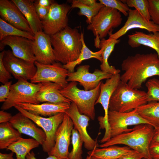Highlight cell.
<instances>
[{
    "label": "cell",
    "instance_id": "f35d334b",
    "mask_svg": "<svg viewBox=\"0 0 159 159\" xmlns=\"http://www.w3.org/2000/svg\"><path fill=\"white\" fill-rule=\"evenodd\" d=\"M4 53V50L0 53V82L3 84L12 78L11 74L6 69L4 64L3 58Z\"/></svg>",
    "mask_w": 159,
    "mask_h": 159
},
{
    "label": "cell",
    "instance_id": "ee69618b",
    "mask_svg": "<svg viewBox=\"0 0 159 159\" xmlns=\"http://www.w3.org/2000/svg\"><path fill=\"white\" fill-rule=\"evenodd\" d=\"M143 158V157L141 154L134 151L124 156L120 159H142Z\"/></svg>",
    "mask_w": 159,
    "mask_h": 159
},
{
    "label": "cell",
    "instance_id": "c3c4849f",
    "mask_svg": "<svg viewBox=\"0 0 159 159\" xmlns=\"http://www.w3.org/2000/svg\"><path fill=\"white\" fill-rule=\"evenodd\" d=\"M14 153L12 151L9 153H0V159H16L13 157Z\"/></svg>",
    "mask_w": 159,
    "mask_h": 159
},
{
    "label": "cell",
    "instance_id": "f1b7e54d",
    "mask_svg": "<svg viewBox=\"0 0 159 159\" xmlns=\"http://www.w3.org/2000/svg\"><path fill=\"white\" fill-rule=\"evenodd\" d=\"M21 134L9 122L0 124V149L7 148L11 144L22 138Z\"/></svg>",
    "mask_w": 159,
    "mask_h": 159
},
{
    "label": "cell",
    "instance_id": "8d00e7d4",
    "mask_svg": "<svg viewBox=\"0 0 159 159\" xmlns=\"http://www.w3.org/2000/svg\"><path fill=\"white\" fill-rule=\"evenodd\" d=\"M99 2L104 6L115 9L122 13L125 16L128 15L130 9L127 5L119 0H99Z\"/></svg>",
    "mask_w": 159,
    "mask_h": 159
},
{
    "label": "cell",
    "instance_id": "9c48e42d",
    "mask_svg": "<svg viewBox=\"0 0 159 159\" xmlns=\"http://www.w3.org/2000/svg\"><path fill=\"white\" fill-rule=\"evenodd\" d=\"M137 109L123 112L109 110L108 122L111 138L130 131L132 128H128L130 126L141 124L151 125L139 115Z\"/></svg>",
    "mask_w": 159,
    "mask_h": 159
},
{
    "label": "cell",
    "instance_id": "74e56055",
    "mask_svg": "<svg viewBox=\"0 0 159 159\" xmlns=\"http://www.w3.org/2000/svg\"><path fill=\"white\" fill-rule=\"evenodd\" d=\"M151 20L159 25V0H148Z\"/></svg>",
    "mask_w": 159,
    "mask_h": 159
},
{
    "label": "cell",
    "instance_id": "d590c367",
    "mask_svg": "<svg viewBox=\"0 0 159 159\" xmlns=\"http://www.w3.org/2000/svg\"><path fill=\"white\" fill-rule=\"evenodd\" d=\"M148 102L159 101V80L153 78L148 80L145 84Z\"/></svg>",
    "mask_w": 159,
    "mask_h": 159
},
{
    "label": "cell",
    "instance_id": "277c9868",
    "mask_svg": "<svg viewBox=\"0 0 159 159\" xmlns=\"http://www.w3.org/2000/svg\"><path fill=\"white\" fill-rule=\"evenodd\" d=\"M148 103L146 92L130 88L120 80L110 99L109 110L126 112Z\"/></svg>",
    "mask_w": 159,
    "mask_h": 159
},
{
    "label": "cell",
    "instance_id": "52a82bcc",
    "mask_svg": "<svg viewBox=\"0 0 159 159\" xmlns=\"http://www.w3.org/2000/svg\"><path fill=\"white\" fill-rule=\"evenodd\" d=\"M42 85L41 82L35 84L23 79L18 80L11 85L9 95L3 103L1 109L7 110L21 103L40 104L37 99L36 95Z\"/></svg>",
    "mask_w": 159,
    "mask_h": 159
},
{
    "label": "cell",
    "instance_id": "60d3db41",
    "mask_svg": "<svg viewBox=\"0 0 159 159\" xmlns=\"http://www.w3.org/2000/svg\"><path fill=\"white\" fill-rule=\"evenodd\" d=\"M34 5L37 14L42 21L47 16L49 8L42 6L34 2Z\"/></svg>",
    "mask_w": 159,
    "mask_h": 159
},
{
    "label": "cell",
    "instance_id": "f6af8a7d",
    "mask_svg": "<svg viewBox=\"0 0 159 159\" xmlns=\"http://www.w3.org/2000/svg\"><path fill=\"white\" fill-rule=\"evenodd\" d=\"M34 2L42 6L48 8L55 2L54 1L52 0H37L34 1Z\"/></svg>",
    "mask_w": 159,
    "mask_h": 159
},
{
    "label": "cell",
    "instance_id": "836d02e7",
    "mask_svg": "<svg viewBox=\"0 0 159 159\" xmlns=\"http://www.w3.org/2000/svg\"><path fill=\"white\" fill-rule=\"evenodd\" d=\"M72 148L69 153L68 159H82V146L83 143L77 130L74 127L72 133Z\"/></svg>",
    "mask_w": 159,
    "mask_h": 159
},
{
    "label": "cell",
    "instance_id": "5b68a950",
    "mask_svg": "<svg viewBox=\"0 0 159 159\" xmlns=\"http://www.w3.org/2000/svg\"><path fill=\"white\" fill-rule=\"evenodd\" d=\"M102 82L94 89L86 90L79 89L77 86V82H71L61 89L59 92L76 104L81 113L94 120L95 116V105L100 94Z\"/></svg>",
    "mask_w": 159,
    "mask_h": 159
},
{
    "label": "cell",
    "instance_id": "d6a6232c",
    "mask_svg": "<svg viewBox=\"0 0 159 159\" xmlns=\"http://www.w3.org/2000/svg\"><path fill=\"white\" fill-rule=\"evenodd\" d=\"M104 6L100 2H97L94 6H91L82 3L80 0H73L72 2L71 8H79L80 11L78 13V15L86 16L87 18L86 22L89 24L91 23L92 18Z\"/></svg>",
    "mask_w": 159,
    "mask_h": 159
},
{
    "label": "cell",
    "instance_id": "7dc6e473",
    "mask_svg": "<svg viewBox=\"0 0 159 159\" xmlns=\"http://www.w3.org/2000/svg\"><path fill=\"white\" fill-rule=\"evenodd\" d=\"M152 142L159 143V126L154 127V135Z\"/></svg>",
    "mask_w": 159,
    "mask_h": 159
},
{
    "label": "cell",
    "instance_id": "681fc988",
    "mask_svg": "<svg viewBox=\"0 0 159 159\" xmlns=\"http://www.w3.org/2000/svg\"><path fill=\"white\" fill-rule=\"evenodd\" d=\"M80 1L83 3L91 6H94L97 3L95 0H80Z\"/></svg>",
    "mask_w": 159,
    "mask_h": 159
},
{
    "label": "cell",
    "instance_id": "ac0fdd59",
    "mask_svg": "<svg viewBox=\"0 0 159 159\" xmlns=\"http://www.w3.org/2000/svg\"><path fill=\"white\" fill-rule=\"evenodd\" d=\"M65 113L72 120L74 127L79 133L85 148L90 151L97 146V141L93 139L87 132V127L89 125L90 118L87 116L81 113L73 102L71 103Z\"/></svg>",
    "mask_w": 159,
    "mask_h": 159
},
{
    "label": "cell",
    "instance_id": "7402d4cb",
    "mask_svg": "<svg viewBox=\"0 0 159 159\" xmlns=\"http://www.w3.org/2000/svg\"><path fill=\"white\" fill-rule=\"evenodd\" d=\"M70 105L67 103L45 102L37 104L21 103L16 105L35 115L50 117L59 113H65Z\"/></svg>",
    "mask_w": 159,
    "mask_h": 159
},
{
    "label": "cell",
    "instance_id": "5bb4252c",
    "mask_svg": "<svg viewBox=\"0 0 159 159\" xmlns=\"http://www.w3.org/2000/svg\"><path fill=\"white\" fill-rule=\"evenodd\" d=\"M74 126L71 119L65 113L56 133L54 145L49 155L55 156L60 159H68L69 147Z\"/></svg>",
    "mask_w": 159,
    "mask_h": 159
},
{
    "label": "cell",
    "instance_id": "cb8c5ba5",
    "mask_svg": "<svg viewBox=\"0 0 159 159\" xmlns=\"http://www.w3.org/2000/svg\"><path fill=\"white\" fill-rule=\"evenodd\" d=\"M27 20L33 33L42 31L41 21L36 12L32 0H12Z\"/></svg>",
    "mask_w": 159,
    "mask_h": 159
},
{
    "label": "cell",
    "instance_id": "ffe728a7",
    "mask_svg": "<svg viewBox=\"0 0 159 159\" xmlns=\"http://www.w3.org/2000/svg\"><path fill=\"white\" fill-rule=\"evenodd\" d=\"M20 133L30 136L42 145L46 139L43 130L32 120L23 114L19 112L12 116L9 122Z\"/></svg>",
    "mask_w": 159,
    "mask_h": 159
},
{
    "label": "cell",
    "instance_id": "d6986e66",
    "mask_svg": "<svg viewBox=\"0 0 159 159\" xmlns=\"http://www.w3.org/2000/svg\"><path fill=\"white\" fill-rule=\"evenodd\" d=\"M0 18L13 26L33 33L27 20L11 0H0Z\"/></svg>",
    "mask_w": 159,
    "mask_h": 159
},
{
    "label": "cell",
    "instance_id": "7a4b0ae2",
    "mask_svg": "<svg viewBox=\"0 0 159 159\" xmlns=\"http://www.w3.org/2000/svg\"><path fill=\"white\" fill-rule=\"evenodd\" d=\"M50 37L56 62L64 65L78 58L82 44L77 29L68 26Z\"/></svg>",
    "mask_w": 159,
    "mask_h": 159
},
{
    "label": "cell",
    "instance_id": "1f68e13d",
    "mask_svg": "<svg viewBox=\"0 0 159 159\" xmlns=\"http://www.w3.org/2000/svg\"><path fill=\"white\" fill-rule=\"evenodd\" d=\"M9 36H16L26 38L34 41V35L32 33L19 29L7 23L0 18V40Z\"/></svg>",
    "mask_w": 159,
    "mask_h": 159
},
{
    "label": "cell",
    "instance_id": "816d5d0a",
    "mask_svg": "<svg viewBox=\"0 0 159 159\" xmlns=\"http://www.w3.org/2000/svg\"><path fill=\"white\" fill-rule=\"evenodd\" d=\"M152 159H153V158H152Z\"/></svg>",
    "mask_w": 159,
    "mask_h": 159
},
{
    "label": "cell",
    "instance_id": "4fadbf2b",
    "mask_svg": "<svg viewBox=\"0 0 159 159\" xmlns=\"http://www.w3.org/2000/svg\"><path fill=\"white\" fill-rule=\"evenodd\" d=\"M120 75L118 74L113 75L110 78L106 79L105 83L101 82L100 86V91L95 105L100 104L105 112L103 117L99 116L98 120L101 128L105 129L104 136H110V129L108 122V114L109 104L111 97L120 81Z\"/></svg>",
    "mask_w": 159,
    "mask_h": 159
},
{
    "label": "cell",
    "instance_id": "30bf717a",
    "mask_svg": "<svg viewBox=\"0 0 159 159\" xmlns=\"http://www.w3.org/2000/svg\"><path fill=\"white\" fill-rule=\"evenodd\" d=\"M34 64L37 70L30 80L31 83L51 82L59 85L62 88L68 83L67 79L69 72L61 63L55 62L51 64H46L35 61Z\"/></svg>",
    "mask_w": 159,
    "mask_h": 159
},
{
    "label": "cell",
    "instance_id": "484cf974",
    "mask_svg": "<svg viewBox=\"0 0 159 159\" xmlns=\"http://www.w3.org/2000/svg\"><path fill=\"white\" fill-rule=\"evenodd\" d=\"M97 147L88 152V155L100 159H120L134 151L126 146L120 147L115 145L101 148Z\"/></svg>",
    "mask_w": 159,
    "mask_h": 159
},
{
    "label": "cell",
    "instance_id": "44dd1931",
    "mask_svg": "<svg viewBox=\"0 0 159 159\" xmlns=\"http://www.w3.org/2000/svg\"><path fill=\"white\" fill-rule=\"evenodd\" d=\"M34 36L33 49L36 61L46 64L55 62L50 36L42 31L36 33Z\"/></svg>",
    "mask_w": 159,
    "mask_h": 159
},
{
    "label": "cell",
    "instance_id": "9a60e30c",
    "mask_svg": "<svg viewBox=\"0 0 159 159\" xmlns=\"http://www.w3.org/2000/svg\"><path fill=\"white\" fill-rule=\"evenodd\" d=\"M90 67L88 65L79 66L76 71L69 72L67 81L78 82L85 90H89L96 87L102 80L110 78L113 75L98 69L90 73Z\"/></svg>",
    "mask_w": 159,
    "mask_h": 159
},
{
    "label": "cell",
    "instance_id": "7c38bea8",
    "mask_svg": "<svg viewBox=\"0 0 159 159\" xmlns=\"http://www.w3.org/2000/svg\"><path fill=\"white\" fill-rule=\"evenodd\" d=\"M4 51L3 61L8 71L18 80L20 79L31 80L37 70L34 63L15 56L9 50Z\"/></svg>",
    "mask_w": 159,
    "mask_h": 159
},
{
    "label": "cell",
    "instance_id": "8fae6325",
    "mask_svg": "<svg viewBox=\"0 0 159 159\" xmlns=\"http://www.w3.org/2000/svg\"><path fill=\"white\" fill-rule=\"evenodd\" d=\"M71 6L67 4L54 2L49 8L47 16L41 21L44 32L50 36L68 26V13Z\"/></svg>",
    "mask_w": 159,
    "mask_h": 159
},
{
    "label": "cell",
    "instance_id": "b9f144b4",
    "mask_svg": "<svg viewBox=\"0 0 159 159\" xmlns=\"http://www.w3.org/2000/svg\"><path fill=\"white\" fill-rule=\"evenodd\" d=\"M149 151L152 158L159 159V143L151 142Z\"/></svg>",
    "mask_w": 159,
    "mask_h": 159
},
{
    "label": "cell",
    "instance_id": "83f0119b",
    "mask_svg": "<svg viewBox=\"0 0 159 159\" xmlns=\"http://www.w3.org/2000/svg\"><path fill=\"white\" fill-rule=\"evenodd\" d=\"M39 145V143L33 138H22L12 143L6 149L16 154V159H26V156L30 151Z\"/></svg>",
    "mask_w": 159,
    "mask_h": 159
},
{
    "label": "cell",
    "instance_id": "f546056e",
    "mask_svg": "<svg viewBox=\"0 0 159 159\" xmlns=\"http://www.w3.org/2000/svg\"><path fill=\"white\" fill-rule=\"evenodd\" d=\"M81 39L82 47L78 58L75 61L70 62L66 64L63 65V67L67 69L69 72H74L76 66L80 64L82 61L94 58L97 59L101 63L102 59L101 55V51L93 52L90 50L86 46L84 40V32H81Z\"/></svg>",
    "mask_w": 159,
    "mask_h": 159
},
{
    "label": "cell",
    "instance_id": "ab89813d",
    "mask_svg": "<svg viewBox=\"0 0 159 159\" xmlns=\"http://www.w3.org/2000/svg\"><path fill=\"white\" fill-rule=\"evenodd\" d=\"M12 81H10L0 86V102H4L8 98L10 93Z\"/></svg>",
    "mask_w": 159,
    "mask_h": 159
},
{
    "label": "cell",
    "instance_id": "4316f807",
    "mask_svg": "<svg viewBox=\"0 0 159 159\" xmlns=\"http://www.w3.org/2000/svg\"><path fill=\"white\" fill-rule=\"evenodd\" d=\"M120 42V39H115L109 38L100 40L99 47L101 51L102 61L100 65L101 70L103 72L112 75L119 74L120 71L116 69L113 66L110 65L108 60L112 52L113 51L116 44Z\"/></svg>",
    "mask_w": 159,
    "mask_h": 159
},
{
    "label": "cell",
    "instance_id": "6da1fadb",
    "mask_svg": "<svg viewBox=\"0 0 159 159\" xmlns=\"http://www.w3.org/2000/svg\"><path fill=\"white\" fill-rule=\"evenodd\" d=\"M121 67L124 72L120 75L121 81L133 89L141 88L149 77H159V58L156 53L128 56L122 62Z\"/></svg>",
    "mask_w": 159,
    "mask_h": 159
},
{
    "label": "cell",
    "instance_id": "2e32d148",
    "mask_svg": "<svg viewBox=\"0 0 159 159\" xmlns=\"http://www.w3.org/2000/svg\"><path fill=\"white\" fill-rule=\"evenodd\" d=\"M33 41L24 37L16 36L6 37L0 42V50L6 46H9L16 57L29 62L36 61L33 52Z\"/></svg>",
    "mask_w": 159,
    "mask_h": 159
},
{
    "label": "cell",
    "instance_id": "e575fe53",
    "mask_svg": "<svg viewBox=\"0 0 159 159\" xmlns=\"http://www.w3.org/2000/svg\"><path fill=\"white\" fill-rule=\"evenodd\" d=\"M129 7H134L147 20L150 21L151 18L149 11L148 0H122Z\"/></svg>",
    "mask_w": 159,
    "mask_h": 159
},
{
    "label": "cell",
    "instance_id": "ba28073f",
    "mask_svg": "<svg viewBox=\"0 0 159 159\" xmlns=\"http://www.w3.org/2000/svg\"><path fill=\"white\" fill-rule=\"evenodd\" d=\"M19 112L30 119L41 128L46 135L45 141L42 145L43 150L48 154L54 147L57 130L62 123L64 113H59L48 117L32 114L17 105L14 107Z\"/></svg>",
    "mask_w": 159,
    "mask_h": 159
},
{
    "label": "cell",
    "instance_id": "7bdbcfd3",
    "mask_svg": "<svg viewBox=\"0 0 159 159\" xmlns=\"http://www.w3.org/2000/svg\"><path fill=\"white\" fill-rule=\"evenodd\" d=\"M12 116L9 113L1 110L0 111V123L9 122Z\"/></svg>",
    "mask_w": 159,
    "mask_h": 159
},
{
    "label": "cell",
    "instance_id": "bcb514c9",
    "mask_svg": "<svg viewBox=\"0 0 159 159\" xmlns=\"http://www.w3.org/2000/svg\"><path fill=\"white\" fill-rule=\"evenodd\" d=\"M26 159H37L35 157V154L33 151L29 153L26 156ZM45 159H60L54 155H49V157Z\"/></svg>",
    "mask_w": 159,
    "mask_h": 159
},
{
    "label": "cell",
    "instance_id": "f907efd6",
    "mask_svg": "<svg viewBox=\"0 0 159 159\" xmlns=\"http://www.w3.org/2000/svg\"><path fill=\"white\" fill-rule=\"evenodd\" d=\"M85 159H100L96 157L88 155Z\"/></svg>",
    "mask_w": 159,
    "mask_h": 159
},
{
    "label": "cell",
    "instance_id": "603a6c76",
    "mask_svg": "<svg viewBox=\"0 0 159 159\" xmlns=\"http://www.w3.org/2000/svg\"><path fill=\"white\" fill-rule=\"evenodd\" d=\"M41 83L42 86L36 95L37 99L39 103H67L70 104L72 102L60 92L59 91L62 87L59 85L51 82Z\"/></svg>",
    "mask_w": 159,
    "mask_h": 159
},
{
    "label": "cell",
    "instance_id": "4dcf8cb0",
    "mask_svg": "<svg viewBox=\"0 0 159 159\" xmlns=\"http://www.w3.org/2000/svg\"><path fill=\"white\" fill-rule=\"evenodd\" d=\"M137 111L154 128L159 126V101L148 102L138 107Z\"/></svg>",
    "mask_w": 159,
    "mask_h": 159
},
{
    "label": "cell",
    "instance_id": "d4e9b609",
    "mask_svg": "<svg viewBox=\"0 0 159 159\" xmlns=\"http://www.w3.org/2000/svg\"><path fill=\"white\" fill-rule=\"evenodd\" d=\"M128 44L131 47L135 48L141 45L149 47L154 49L159 58V32L146 34L135 31L128 36Z\"/></svg>",
    "mask_w": 159,
    "mask_h": 159
},
{
    "label": "cell",
    "instance_id": "8992f818",
    "mask_svg": "<svg viewBox=\"0 0 159 159\" xmlns=\"http://www.w3.org/2000/svg\"><path fill=\"white\" fill-rule=\"evenodd\" d=\"M122 21L120 12L117 10L105 6L100 9L87 27L95 37V46L96 48H100V40L112 34L113 29L120 26Z\"/></svg>",
    "mask_w": 159,
    "mask_h": 159
},
{
    "label": "cell",
    "instance_id": "e0dca14e",
    "mask_svg": "<svg viewBox=\"0 0 159 159\" xmlns=\"http://www.w3.org/2000/svg\"><path fill=\"white\" fill-rule=\"evenodd\" d=\"M135 28L145 29L150 33L159 32V25L152 21L147 20L136 10L130 9L124 25L117 32L109 35V38L118 39L129 31Z\"/></svg>",
    "mask_w": 159,
    "mask_h": 159
},
{
    "label": "cell",
    "instance_id": "3957f363",
    "mask_svg": "<svg viewBox=\"0 0 159 159\" xmlns=\"http://www.w3.org/2000/svg\"><path fill=\"white\" fill-rule=\"evenodd\" d=\"M154 127L148 124L135 125L129 132L111 137L106 142L98 145L100 148L122 144L141 154L145 159H152L149 148L154 133Z\"/></svg>",
    "mask_w": 159,
    "mask_h": 159
}]
</instances>
